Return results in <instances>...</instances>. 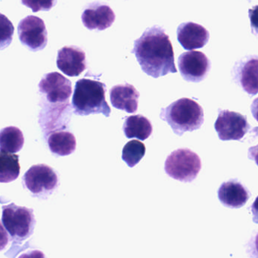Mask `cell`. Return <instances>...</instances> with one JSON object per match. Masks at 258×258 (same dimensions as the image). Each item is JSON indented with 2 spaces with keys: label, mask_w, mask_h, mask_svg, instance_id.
<instances>
[{
  "label": "cell",
  "mask_w": 258,
  "mask_h": 258,
  "mask_svg": "<svg viewBox=\"0 0 258 258\" xmlns=\"http://www.w3.org/2000/svg\"><path fill=\"white\" fill-rule=\"evenodd\" d=\"M218 198L225 206L239 208L244 206L250 198L247 188L235 179L223 182L218 189Z\"/></svg>",
  "instance_id": "2e32d148"
},
{
  "label": "cell",
  "mask_w": 258,
  "mask_h": 258,
  "mask_svg": "<svg viewBox=\"0 0 258 258\" xmlns=\"http://www.w3.org/2000/svg\"><path fill=\"white\" fill-rule=\"evenodd\" d=\"M123 131L126 138L147 140L152 135L153 128L149 119L141 114L130 116L123 123Z\"/></svg>",
  "instance_id": "ac0fdd59"
},
{
  "label": "cell",
  "mask_w": 258,
  "mask_h": 258,
  "mask_svg": "<svg viewBox=\"0 0 258 258\" xmlns=\"http://www.w3.org/2000/svg\"><path fill=\"white\" fill-rule=\"evenodd\" d=\"M181 76L187 82L199 83L205 79L211 70V61L203 52L189 51L178 58Z\"/></svg>",
  "instance_id": "9c48e42d"
},
{
  "label": "cell",
  "mask_w": 258,
  "mask_h": 258,
  "mask_svg": "<svg viewBox=\"0 0 258 258\" xmlns=\"http://www.w3.org/2000/svg\"><path fill=\"white\" fill-rule=\"evenodd\" d=\"M57 66L64 75L78 77L87 69L86 54L78 46H64L58 50Z\"/></svg>",
  "instance_id": "8fae6325"
},
{
  "label": "cell",
  "mask_w": 258,
  "mask_h": 258,
  "mask_svg": "<svg viewBox=\"0 0 258 258\" xmlns=\"http://www.w3.org/2000/svg\"><path fill=\"white\" fill-rule=\"evenodd\" d=\"M106 86L100 81L83 79L75 84L72 105L75 114L81 116L102 114L110 117L111 108L105 100Z\"/></svg>",
  "instance_id": "3957f363"
},
{
  "label": "cell",
  "mask_w": 258,
  "mask_h": 258,
  "mask_svg": "<svg viewBox=\"0 0 258 258\" xmlns=\"http://www.w3.org/2000/svg\"><path fill=\"white\" fill-rule=\"evenodd\" d=\"M177 39L184 49L193 51L204 47L208 43L210 34L202 25L186 22L178 27Z\"/></svg>",
  "instance_id": "5bb4252c"
},
{
  "label": "cell",
  "mask_w": 258,
  "mask_h": 258,
  "mask_svg": "<svg viewBox=\"0 0 258 258\" xmlns=\"http://www.w3.org/2000/svg\"><path fill=\"white\" fill-rule=\"evenodd\" d=\"M9 235L0 221V251L4 250L9 244Z\"/></svg>",
  "instance_id": "603a6c76"
},
{
  "label": "cell",
  "mask_w": 258,
  "mask_h": 258,
  "mask_svg": "<svg viewBox=\"0 0 258 258\" xmlns=\"http://www.w3.org/2000/svg\"><path fill=\"white\" fill-rule=\"evenodd\" d=\"M47 143L51 152L58 156H67L76 150V138L69 131H53L49 134Z\"/></svg>",
  "instance_id": "e0dca14e"
},
{
  "label": "cell",
  "mask_w": 258,
  "mask_h": 258,
  "mask_svg": "<svg viewBox=\"0 0 258 258\" xmlns=\"http://www.w3.org/2000/svg\"><path fill=\"white\" fill-rule=\"evenodd\" d=\"M214 128L222 141H240L250 129V125L240 113L228 110H220Z\"/></svg>",
  "instance_id": "52a82bcc"
},
{
  "label": "cell",
  "mask_w": 258,
  "mask_h": 258,
  "mask_svg": "<svg viewBox=\"0 0 258 258\" xmlns=\"http://www.w3.org/2000/svg\"><path fill=\"white\" fill-rule=\"evenodd\" d=\"M19 155L0 152V182L16 180L20 174Z\"/></svg>",
  "instance_id": "ffe728a7"
},
{
  "label": "cell",
  "mask_w": 258,
  "mask_h": 258,
  "mask_svg": "<svg viewBox=\"0 0 258 258\" xmlns=\"http://www.w3.org/2000/svg\"><path fill=\"white\" fill-rule=\"evenodd\" d=\"M40 93L51 103H69L72 94V84L58 72L46 74L39 84Z\"/></svg>",
  "instance_id": "30bf717a"
},
{
  "label": "cell",
  "mask_w": 258,
  "mask_h": 258,
  "mask_svg": "<svg viewBox=\"0 0 258 258\" xmlns=\"http://www.w3.org/2000/svg\"><path fill=\"white\" fill-rule=\"evenodd\" d=\"M2 222L12 238L20 241L32 235L36 223L32 209L14 203L3 206Z\"/></svg>",
  "instance_id": "5b68a950"
},
{
  "label": "cell",
  "mask_w": 258,
  "mask_h": 258,
  "mask_svg": "<svg viewBox=\"0 0 258 258\" xmlns=\"http://www.w3.org/2000/svg\"><path fill=\"white\" fill-rule=\"evenodd\" d=\"M202 169V161L197 154L188 149H179L172 152L164 164L166 173L181 182L194 180Z\"/></svg>",
  "instance_id": "277c9868"
},
{
  "label": "cell",
  "mask_w": 258,
  "mask_h": 258,
  "mask_svg": "<svg viewBox=\"0 0 258 258\" xmlns=\"http://www.w3.org/2000/svg\"><path fill=\"white\" fill-rule=\"evenodd\" d=\"M233 78L244 92L250 96L257 93V57H247L236 63Z\"/></svg>",
  "instance_id": "7c38bea8"
},
{
  "label": "cell",
  "mask_w": 258,
  "mask_h": 258,
  "mask_svg": "<svg viewBox=\"0 0 258 258\" xmlns=\"http://www.w3.org/2000/svg\"><path fill=\"white\" fill-rule=\"evenodd\" d=\"M81 19L87 29L104 31L113 25L115 14L108 6L96 3L90 4L84 10Z\"/></svg>",
  "instance_id": "4fadbf2b"
},
{
  "label": "cell",
  "mask_w": 258,
  "mask_h": 258,
  "mask_svg": "<svg viewBox=\"0 0 258 258\" xmlns=\"http://www.w3.org/2000/svg\"><path fill=\"white\" fill-rule=\"evenodd\" d=\"M15 28L11 21L0 13V50L8 47L13 40Z\"/></svg>",
  "instance_id": "7402d4cb"
},
{
  "label": "cell",
  "mask_w": 258,
  "mask_h": 258,
  "mask_svg": "<svg viewBox=\"0 0 258 258\" xmlns=\"http://www.w3.org/2000/svg\"><path fill=\"white\" fill-rule=\"evenodd\" d=\"M160 117L167 122L179 137L185 132L200 129L205 121L202 107L188 98L178 99L166 108H161Z\"/></svg>",
  "instance_id": "7a4b0ae2"
},
{
  "label": "cell",
  "mask_w": 258,
  "mask_h": 258,
  "mask_svg": "<svg viewBox=\"0 0 258 258\" xmlns=\"http://www.w3.org/2000/svg\"><path fill=\"white\" fill-rule=\"evenodd\" d=\"M18 34L21 43L30 51L38 52L46 48L47 30L43 19L34 16H27L19 22Z\"/></svg>",
  "instance_id": "ba28073f"
},
{
  "label": "cell",
  "mask_w": 258,
  "mask_h": 258,
  "mask_svg": "<svg viewBox=\"0 0 258 258\" xmlns=\"http://www.w3.org/2000/svg\"><path fill=\"white\" fill-rule=\"evenodd\" d=\"M146 146L139 140L128 142L122 151V159L129 166L134 167L146 155Z\"/></svg>",
  "instance_id": "44dd1931"
},
{
  "label": "cell",
  "mask_w": 258,
  "mask_h": 258,
  "mask_svg": "<svg viewBox=\"0 0 258 258\" xmlns=\"http://www.w3.org/2000/svg\"><path fill=\"white\" fill-rule=\"evenodd\" d=\"M18 258H46V256L40 250H34L22 253Z\"/></svg>",
  "instance_id": "cb8c5ba5"
},
{
  "label": "cell",
  "mask_w": 258,
  "mask_h": 258,
  "mask_svg": "<svg viewBox=\"0 0 258 258\" xmlns=\"http://www.w3.org/2000/svg\"><path fill=\"white\" fill-rule=\"evenodd\" d=\"M131 52L135 55L143 72L152 78H158L177 72L173 46L161 27L147 28L134 41Z\"/></svg>",
  "instance_id": "6da1fadb"
},
{
  "label": "cell",
  "mask_w": 258,
  "mask_h": 258,
  "mask_svg": "<svg viewBox=\"0 0 258 258\" xmlns=\"http://www.w3.org/2000/svg\"><path fill=\"white\" fill-rule=\"evenodd\" d=\"M24 143L23 133L16 126H7L0 131V152L16 153L22 150Z\"/></svg>",
  "instance_id": "d6986e66"
},
{
  "label": "cell",
  "mask_w": 258,
  "mask_h": 258,
  "mask_svg": "<svg viewBox=\"0 0 258 258\" xmlns=\"http://www.w3.org/2000/svg\"><path fill=\"white\" fill-rule=\"evenodd\" d=\"M140 93L131 84L114 86L110 90V99L113 107L133 114L138 109Z\"/></svg>",
  "instance_id": "9a60e30c"
},
{
  "label": "cell",
  "mask_w": 258,
  "mask_h": 258,
  "mask_svg": "<svg viewBox=\"0 0 258 258\" xmlns=\"http://www.w3.org/2000/svg\"><path fill=\"white\" fill-rule=\"evenodd\" d=\"M25 187L37 197L49 196L58 186V177L55 170L46 164L34 165L23 176Z\"/></svg>",
  "instance_id": "8992f818"
}]
</instances>
